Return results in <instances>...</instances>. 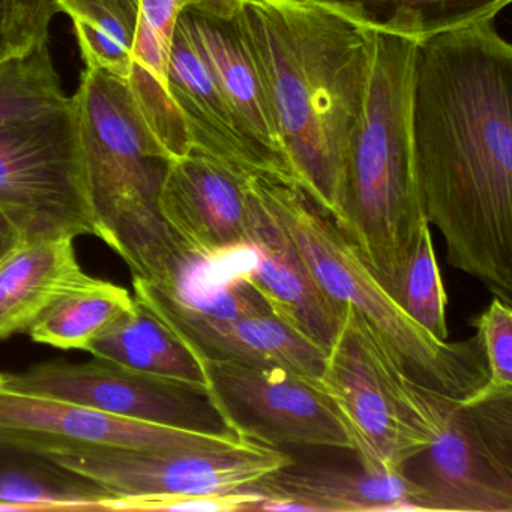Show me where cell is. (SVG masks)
I'll use <instances>...</instances> for the list:
<instances>
[{
  "label": "cell",
  "instance_id": "cb8c5ba5",
  "mask_svg": "<svg viewBox=\"0 0 512 512\" xmlns=\"http://www.w3.org/2000/svg\"><path fill=\"white\" fill-rule=\"evenodd\" d=\"M73 20L88 70L130 79L140 0H58Z\"/></svg>",
  "mask_w": 512,
  "mask_h": 512
},
{
  "label": "cell",
  "instance_id": "3957f363",
  "mask_svg": "<svg viewBox=\"0 0 512 512\" xmlns=\"http://www.w3.org/2000/svg\"><path fill=\"white\" fill-rule=\"evenodd\" d=\"M365 34L368 76L364 103L347 143L332 217L383 286L391 290L428 224L410 130L418 43L380 32Z\"/></svg>",
  "mask_w": 512,
  "mask_h": 512
},
{
  "label": "cell",
  "instance_id": "9c48e42d",
  "mask_svg": "<svg viewBox=\"0 0 512 512\" xmlns=\"http://www.w3.org/2000/svg\"><path fill=\"white\" fill-rule=\"evenodd\" d=\"M46 460L113 497L238 493L293 463L281 449L244 437L218 448L106 449Z\"/></svg>",
  "mask_w": 512,
  "mask_h": 512
},
{
  "label": "cell",
  "instance_id": "5b68a950",
  "mask_svg": "<svg viewBox=\"0 0 512 512\" xmlns=\"http://www.w3.org/2000/svg\"><path fill=\"white\" fill-rule=\"evenodd\" d=\"M245 184L283 224L323 292L352 305L410 379L454 398L469 397L487 382L478 338L440 341L410 319L328 209L301 185L265 175Z\"/></svg>",
  "mask_w": 512,
  "mask_h": 512
},
{
  "label": "cell",
  "instance_id": "7a4b0ae2",
  "mask_svg": "<svg viewBox=\"0 0 512 512\" xmlns=\"http://www.w3.org/2000/svg\"><path fill=\"white\" fill-rule=\"evenodd\" d=\"M236 22L296 181L334 215L364 103L367 34L307 0H244Z\"/></svg>",
  "mask_w": 512,
  "mask_h": 512
},
{
  "label": "cell",
  "instance_id": "ba28073f",
  "mask_svg": "<svg viewBox=\"0 0 512 512\" xmlns=\"http://www.w3.org/2000/svg\"><path fill=\"white\" fill-rule=\"evenodd\" d=\"M208 398L224 428L265 445L353 452L343 416L316 376L205 359Z\"/></svg>",
  "mask_w": 512,
  "mask_h": 512
},
{
  "label": "cell",
  "instance_id": "4316f807",
  "mask_svg": "<svg viewBox=\"0 0 512 512\" xmlns=\"http://www.w3.org/2000/svg\"><path fill=\"white\" fill-rule=\"evenodd\" d=\"M389 293L404 313L428 334L437 340L448 341V295L443 287L428 224L419 233L415 247L401 266Z\"/></svg>",
  "mask_w": 512,
  "mask_h": 512
},
{
  "label": "cell",
  "instance_id": "d4e9b609",
  "mask_svg": "<svg viewBox=\"0 0 512 512\" xmlns=\"http://www.w3.org/2000/svg\"><path fill=\"white\" fill-rule=\"evenodd\" d=\"M109 497L103 488L55 464L52 470L0 467V511H100Z\"/></svg>",
  "mask_w": 512,
  "mask_h": 512
},
{
  "label": "cell",
  "instance_id": "f1b7e54d",
  "mask_svg": "<svg viewBox=\"0 0 512 512\" xmlns=\"http://www.w3.org/2000/svg\"><path fill=\"white\" fill-rule=\"evenodd\" d=\"M58 0H0V64L49 44Z\"/></svg>",
  "mask_w": 512,
  "mask_h": 512
},
{
  "label": "cell",
  "instance_id": "5bb4252c",
  "mask_svg": "<svg viewBox=\"0 0 512 512\" xmlns=\"http://www.w3.org/2000/svg\"><path fill=\"white\" fill-rule=\"evenodd\" d=\"M242 175L200 152L172 161L160 208L179 244L205 257L247 248V191Z\"/></svg>",
  "mask_w": 512,
  "mask_h": 512
},
{
  "label": "cell",
  "instance_id": "4dcf8cb0",
  "mask_svg": "<svg viewBox=\"0 0 512 512\" xmlns=\"http://www.w3.org/2000/svg\"><path fill=\"white\" fill-rule=\"evenodd\" d=\"M23 239L19 230L8 220L7 215L0 211V257L10 253L17 245L22 244Z\"/></svg>",
  "mask_w": 512,
  "mask_h": 512
},
{
  "label": "cell",
  "instance_id": "484cf974",
  "mask_svg": "<svg viewBox=\"0 0 512 512\" xmlns=\"http://www.w3.org/2000/svg\"><path fill=\"white\" fill-rule=\"evenodd\" d=\"M67 100L49 44L0 64V131Z\"/></svg>",
  "mask_w": 512,
  "mask_h": 512
},
{
  "label": "cell",
  "instance_id": "7c38bea8",
  "mask_svg": "<svg viewBox=\"0 0 512 512\" xmlns=\"http://www.w3.org/2000/svg\"><path fill=\"white\" fill-rule=\"evenodd\" d=\"M343 416L359 466L368 472H401L425 439L413 430L386 391L371 356L364 320L344 304L343 320L317 377Z\"/></svg>",
  "mask_w": 512,
  "mask_h": 512
},
{
  "label": "cell",
  "instance_id": "d6986e66",
  "mask_svg": "<svg viewBox=\"0 0 512 512\" xmlns=\"http://www.w3.org/2000/svg\"><path fill=\"white\" fill-rule=\"evenodd\" d=\"M167 86L184 121L191 151L215 158L245 176L281 179L236 127L208 65L179 19L170 50Z\"/></svg>",
  "mask_w": 512,
  "mask_h": 512
},
{
  "label": "cell",
  "instance_id": "83f0119b",
  "mask_svg": "<svg viewBox=\"0 0 512 512\" xmlns=\"http://www.w3.org/2000/svg\"><path fill=\"white\" fill-rule=\"evenodd\" d=\"M512 305L494 296L491 304L473 320L479 347L487 365V382L470 395H512Z\"/></svg>",
  "mask_w": 512,
  "mask_h": 512
},
{
  "label": "cell",
  "instance_id": "2e32d148",
  "mask_svg": "<svg viewBox=\"0 0 512 512\" xmlns=\"http://www.w3.org/2000/svg\"><path fill=\"white\" fill-rule=\"evenodd\" d=\"M251 490L265 499L256 511H422L415 485L403 472L374 473L340 466L289 464Z\"/></svg>",
  "mask_w": 512,
  "mask_h": 512
},
{
  "label": "cell",
  "instance_id": "44dd1931",
  "mask_svg": "<svg viewBox=\"0 0 512 512\" xmlns=\"http://www.w3.org/2000/svg\"><path fill=\"white\" fill-rule=\"evenodd\" d=\"M85 352L155 379L208 392L202 361L137 298L133 310L95 338Z\"/></svg>",
  "mask_w": 512,
  "mask_h": 512
},
{
  "label": "cell",
  "instance_id": "277c9868",
  "mask_svg": "<svg viewBox=\"0 0 512 512\" xmlns=\"http://www.w3.org/2000/svg\"><path fill=\"white\" fill-rule=\"evenodd\" d=\"M74 100L95 236L134 278L161 283L184 248L160 208L173 158L146 124L127 80L86 68Z\"/></svg>",
  "mask_w": 512,
  "mask_h": 512
},
{
  "label": "cell",
  "instance_id": "ffe728a7",
  "mask_svg": "<svg viewBox=\"0 0 512 512\" xmlns=\"http://www.w3.org/2000/svg\"><path fill=\"white\" fill-rule=\"evenodd\" d=\"M73 242H22L0 257V341L28 332L41 311L85 275Z\"/></svg>",
  "mask_w": 512,
  "mask_h": 512
},
{
  "label": "cell",
  "instance_id": "603a6c76",
  "mask_svg": "<svg viewBox=\"0 0 512 512\" xmlns=\"http://www.w3.org/2000/svg\"><path fill=\"white\" fill-rule=\"evenodd\" d=\"M136 298L124 287L83 275L59 293L32 323L37 343L62 350H85L134 308Z\"/></svg>",
  "mask_w": 512,
  "mask_h": 512
},
{
  "label": "cell",
  "instance_id": "4fadbf2b",
  "mask_svg": "<svg viewBox=\"0 0 512 512\" xmlns=\"http://www.w3.org/2000/svg\"><path fill=\"white\" fill-rule=\"evenodd\" d=\"M244 274L275 317L328 352L343 320L344 304L329 298L271 209L247 187Z\"/></svg>",
  "mask_w": 512,
  "mask_h": 512
},
{
  "label": "cell",
  "instance_id": "9a60e30c",
  "mask_svg": "<svg viewBox=\"0 0 512 512\" xmlns=\"http://www.w3.org/2000/svg\"><path fill=\"white\" fill-rule=\"evenodd\" d=\"M236 16L221 19L188 8L179 20L208 65L242 136L269 161L281 179L298 184L281 148L271 104Z\"/></svg>",
  "mask_w": 512,
  "mask_h": 512
},
{
  "label": "cell",
  "instance_id": "8992f818",
  "mask_svg": "<svg viewBox=\"0 0 512 512\" xmlns=\"http://www.w3.org/2000/svg\"><path fill=\"white\" fill-rule=\"evenodd\" d=\"M364 328L386 391L425 439L401 470L418 490L422 511L512 512V395L433 391L410 379L365 322Z\"/></svg>",
  "mask_w": 512,
  "mask_h": 512
},
{
  "label": "cell",
  "instance_id": "ac0fdd59",
  "mask_svg": "<svg viewBox=\"0 0 512 512\" xmlns=\"http://www.w3.org/2000/svg\"><path fill=\"white\" fill-rule=\"evenodd\" d=\"M154 313L200 361L241 362L316 377L325 365V350L293 331L271 311L233 317H205L176 311Z\"/></svg>",
  "mask_w": 512,
  "mask_h": 512
},
{
  "label": "cell",
  "instance_id": "e0dca14e",
  "mask_svg": "<svg viewBox=\"0 0 512 512\" xmlns=\"http://www.w3.org/2000/svg\"><path fill=\"white\" fill-rule=\"evenodd\" d=\"M244 0H140L133 64L127 80L146 124L173 160L191 151L184 121L167 86L170 50L182 11L233 19Z\"/></svg>",
  "mask_w": 512,
  "mask_h": 512
},
{
  "label": "cell",
  "instance_id": "6da1fadb",
  "mask_svg": "<svg viewBox=\"0 0 512 512\" xmlns=\"http://www.w3.org/2000/svg\"><path fill=\"white\" fill-rule=\"evenodd\" d=\"M410 130L449 265L512 305V46L494 20L418 43Z\"/></svg>",
  "mask_w": 512,
  "mask_h": 512
},
{
  "label": "cell",
  "instance_id": "52a82bcc",
  "mask_svg": "<svg viewBox=\"0 0 512 512\" xmlns=\"http://www.w3.org/2000/svg\"><path fill=\"white\" fill-rule=\"evenodd\" d=\"M0 211L23 242L97 233L74 97L0 131Z\"/></svg>",
  "mask_w": 512,
  "mask_h": 512
},
{
  "label": "cell",
  "instance_id": "8fae6325",
  "mask_svg": "<svg viewBox=\"0 0 512 512\" xmlns=\"http://www.w3.org/2000/svg\"><path fill=\"white\" fill-rule=\"evenodd\" d=\"M8 388L89 407L115 418L184 430H227L208 394L94 358L4 373Z\"/></svg>",
  "mask_w": 512,
  "mask_h": 512
},
{
  "label": "cell",
  "instance_id": "30bf717a",
  "mask_svg": "<svg viewBox=\"0 0 512 512\" xmlns=\"http://www.w3.org/2000/svg\"><path fill=\"white\" fill-rule=\"evenodd\" d=\"M241 439L230 430L197 431L115 418L43 395L8 388L0 373V448L38 455L106 449H208Z\"/></svg>",
  "mask_w": 512,
  "mask_h": 512
},
{
  "label": "cell",
  "instance_id": "f546056e",
  "mask_svg": "<svg viewBox=\"0 0 512 512\" xmlns=\"http://www.w3.org/2000/svg\"><path fill=\"white\" fill-rule=\"evenodd\" d=\"M265 499L257 491L229 494H191V496L109 497L100 511H196L236 512L256 511Z\"/></svg>",
  "mask_w": 512,
  "mask_h": 512
},
{
  "label": "cell",
  "instance_id": "7402d4cb",
  "mask_svg": "<svg viewBox=\"0 0 512 512\" xmlns=\"http://www.w3.org/2000/svg\"><path fill=\"white\" fill-rule=\"evenodd\" d=\"M362 31L422 43L475 23L490 22L512 0H307Z\"/></svg>",
  "mask_w": 512,
  "mask_h": 512
}]
</instances>
